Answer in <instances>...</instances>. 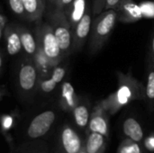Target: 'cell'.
<instances>
[{
  "label": "cell",
  "instance_id": "obj_1",
  "mask_svg": "<svg viewBox=\"0 0 154 153\" xmlns=\"http://www.w3.org/2000/svg\"><path fill=\"white\" fill-rule=\"evenodd\" d=\"M118 17L116 10H105L92 23L90 34V51L97 52L109 38Z\"/></svg>",
  "mask_w": 154,
  "mask_h": 153
},
{
  "label": "cell",
  "instance_id": "obj_2",
  "mask_svg": "<svg viewBox=\"0 0 154 153\" xmlns=\"http://www.w3.org/2000/svg\"><path fill=\"white\" fill-rule=\"evenodd\" d=\"M51 27L60 44L63 57L68 55L73 47V32L65 11L55 9L51 14Z\"/></svg>",
  "mask_w": 154,
  "mask_h": 153
},
{
  "label": "cell",
  "instance_id": "obj_3",
  "mask_svg": "<svg viewBox=\"0 0 154 153\" xmlns=\"http://www.w3.org/2000/svg\"><path fill=\"white\" fill-rule=\"evenodd\" d=\"M36 36L38 47L43 51L51 66L55 68L63 55L51 25L48 23L40 25L36 31Z\"/></svg>",
  "mask_w": 154,
  "mask_h": 153
},
{
  "label": "cell",
  "instance_id": "obj_4",
  "mask_svg": "<svg viewBox=\"0 0 154 153\" xmlns=\"http://www.w3.org/2000/svg\"><path fill=\"white\" fill-rule=\"evenodd\" d=\"M38 69L35 64L31 60L23 62L18 72V83L22 90L29 92L32 90L37 83Z\"/></svg>",
  "mask_w": 154,
  "mask_h": 153
},
{
  "label": "cell",
  "instance_id": "obj_5",
  "mask_svg": "<svg viewBox=\"0 0 154 153\" xmlns=\"http://www.w3.org/2000/svg\"><path fill=\"white\" fill-rule=\"evenodd\" d=\"M55 120V114L52 111H45L32 121L29 128H28V135L29 137L35 139L44 135L51 128V124Z\"/></svg>",
  "mask_w": 154,
  "mask_h": 153
},
{
  "label": "cell",
  "instance_id": "obj_6",
  "mask_svg": "<svg viewBox=\"0 0 154 153\" xmlns=\"http://www.w3.org/2000/svg\"><path fill=\"white\" fill-rule=\"evenodd\" d=\"M91 27H92L91 14L89 10H87L72 31L73 48L75 50H79L83 46L87 37L91 32Z\"/></svg>",
  "mask_w": 154,
  "mask_h": 153
},
{
  "label": "cell",
  "instance_id": "obj_7",
  "mask_svg": "<svg viewBox=\"0 0 154 153\" xmlns=\"http://www.w3.org/2000/svg\"><path fill=\"white\" fill-rule=\"evenodd\" d=\"M119 20L124 22H134L141 18V9L132 0H122L118 9Z\"/></svg>",
  "mask_w": 154,
  "mask_h": 153
},
{
  "label": "cell",
  "instance_id": "obj_8",
  "mask_svg": "<svg viewBox=\"0 0 154 153\" xmlns=\"http://www.w3.org/2000/svg\"><path fill=\"white\" fill-rule=\"evenodd\" d=\"M5 39H6V50L9 55L14 56L19 53L23 48L21 37L17 28H14L13 25L6 26L5 29Z\"/></svg>",
  "mask_w": 154,
  "mask_h": 153
},
{
  "label": "cell",
  "instance_id": "obj_9",
  "mask_svg": "<svg viewBox=\"0 0 154 153\" xmlns=\"http://www.w3.org/2000/svg\"><path fill=\"white\" fill-rule=\"evenodd\" d=\"M26 19L30 21L39 20L45 8V0H23Z\"/></svg>",
  "mask_w": 154,
  "mask_h": 153
},
{
  "label": "cell",
  "instance_id": "obj_10",
  "mask_svg": "<svg viewBox=\"0 0 154 153\" xmlns=\"http://www.w3.org/2000/svg\"><path fill=\"white\" fill-rule=\"evenodd\" d=\"M62 142L68 153H77L80 149V140L70 128L64 129L62 133Z\"/></svg>",
  "mask_w": 154,
  "mask_h": 153
},
{
  "label": "cell",
  "instance_id": "obj_11",
  "mask_svg": "<svg viewBox=\"0 0 154 153\" xmlns=\"http://www.w3.org/2000/svg\"><path fill=\"white\" fill-rule=\"evenodd\" d=\"M65 73L66 71L63 67H55L51 73V77L41 83L42 91L45 93L51 92L56 87V85L63 79Z\"/></svg>",
  "mask_w": 154,
  "mask_h": 153
},
{
  "label": "cell",
  "instance_id": "obj_12",
  "mask_svg": "<svg viewBox=\"0 0 154 153\" xmlns=\"http://www.w3.org/2000/svg\"><path fill=\"white\" fill-rule=\"evenodd\" d=\"M17 29H18V32H19L20 37H21L23 49L24 50V51L29 55L34 54L37 51L38 44L34 39V37L32 36V34L25 28L19 27Z\"/></svg>",
  "mask_w": 154,
  "mask_h": 153
},
{
  "label": "cell",
  "instance_id": "obj_13",
  "mask_svg": "<svg viewBox=\"0 0 154 153\" xmlns=\"http://www.w3.org/2000/svg\"><path fill=\"white\" fill-rule=\"evenodd\" d=\"M124 132L134 142H140L143 139V133L139 123L134 118H128L124 123Z\"/></svg>",
  "mask_w": 154,
  "mask_h": 153
},
{
  "label": "cell",
  "instance_id": "obj_14",
  "mask_svg": "<svg viewBox=\"0 0 154 153\" xmlns=\"http://www.w3.org/2000/svg\"><path fill=\"white\" fill-rule=\"evenodd\" d=\"M103 142H104L103 134H101L99 133L93 132V133L90 134L88 141V144H87L88 153L97 152L99 151V149L101 148V146L103 145Z\"/></svg>",
  "mask_w": 154,
  "mask_h": 153
},
{
  "label": "cell",
  "instance_id": "obj_15",
  "mask_svg": "<svg viewBox=\"0 0 154 153\" xmlns=\"http://www.w3.org/2000/svg\"><path fill=\"white\" fill-rule=\"evenodd\" d=\"M74 117L78 125H79L80 127L86 126L88 122V117H89L88 108L84 106H77L74 110Z\"/></svg>",
  "mask_w": 154,
  "mask_h": 153
},
{
  "label": "cell",
  "instance_id": "obj_16",
  "mask_svg": "<svg viewBox=\"0 0 154 153\" xmlns=\"http://www.w3.org/2000/svg\"><path fill=\"white\" fill-rule=\"evenodd\" d=\"M90 129L93 132L99 133L103 135H106L107 133V127H106V121L100 117V116H96L92 119L90 123Z\"/></svg>",
  "mask_w": 154,
  "mask_h": 153
},
{
  "label": "cell",
  "instance_id": "obj_17",
  "mask_svg": "<svg viewBox=\"0 0 154 153\" xmlns=\"http://www.w3.org/2000/svg\"><path fill=\"white\" fill-rule=\"evenodd\" d=\"M8 4L14 14H17L20 17L26 18V13L23 0H8Z\"/></svg>",
  "mask_w": 154,
  "mask_h": 153
},
{
  "label": "cell",
  "instance_id": "obj_18",
  "mask_svg": "<svg viewBox=\"0 0 154 153\" xmlns=\"http://www.w3.org/2000/svg\"><path fill=\"white\" fill-rule=\"evenodd\" d=\"M145 94L150 100H154V67L148 72Z\"/></svg>",
  "mask_w": 154,
  "mask_h": 153
},
{
  "label": "cell",
  "instance_id": "obj_19",
  "mask_svg": "<svg viewBox=\"0 0 154 153\" xmlns=\"http://www.w3.org/2000/svg\"><path fill=\"white\" fill-rule=\"evenodd\" d=\"M73 95H74V89L72 86L69 83L66 82L62 87V96L67 100L69 106L73 105Z\"/></svg>",
  "mask_w": 154,
  "mask_h": 153
},
{
  "label": "cell",
  "instance_id": "obj_20",
  "mask_svg": "<svg viewBox=\"0 0 154 153\" xmlns=\"http://www.w3.org/2000/svg\"><path fill=\"white\" fill-rule=\"evenodd\" d=\"M106 6V0H94L93 1V14L98 15L103 12Z\"/></svg>",
  "mask_w": 154,
  "mask_h": 153
},
{
  "label": "cell",
  "instance_id": "obj_21",
  "mask_svg": "<svg viewBox=\"0 0 154 153\" xmlns=\"http://www.w3.org/2000/svg\"><path fill=\"white\" fill-rule=\"evenodd\" d=\"M121 2H122V0H106L105 10H109V9L117 10Z\"/></svg>",
  "mask_w": 154,
  "mask_h": 153
},
{
  "label": "cell",
  "instance_id": "obj_22",
  "mask_svg": "<svg viewBox=\"0 0 154 153\" xmlns=\"http://www.w3.org/2000/svg\"><path fill=\"white\" fill-rule=\"evenodd\" d=\"M74 0H58L56 5V9H60V10H63L65 11V8L67 6H69Z\"/></svg>",
  "mask_w": 154,
  "mask_h": 153
},
{
  "label": "cell",
  "instance_id": "obj_23",
  "mask_svg": "<svg viewBox=\"0 0 154 153\" xmlns=\"http://www.w3.org/2000/svg\"><path fill=\"white\" fill-rule=\"evenodd\" d=\"M122 153H140V150H139V147L137 145H132L131 147H128V148H125Z\"/></svg>",
  "mask_w": 154,
  "mask_h": 153
},
{
  "label": "cell",
  "instance_id": "obj_24",
  "mask_svg": "<svg viewBox=\"0 0 154 153\" xmlns=\"http://www.w3.org/2000/svg\"><path fill=\"white\" fill-rule=\"evenodd\" d=\"M5 22H6V18L5 17V15L2 14L0 15V23H1V26H0V35L1 37L4 36V31H5Z\"/></svg>",
  "mask_w": 154,
  "mask_h": 153
},
{
  "label": "cell",
  "instance_id": "obj_25",
  "mask_svg": "<svg viewBox=\"0 0 154 153\" xmlns=\"http://www.w3.org/2000/svg\"><path fill=\"white\" fill-rule=\"evenodd\" d=\"M152 61L154 63V35L152 38Z\"/></svg>",
  "mask_w": 154,
  "mask_h": 153
},
{
  "label": "cell",
  "instance_id": "obj_26",
  "mask_svg": "<svg viewBox=\"0 0 154 153\" xmlns=\"http://www.w3.org/2000/svg\"><path fill=\"white\" fill-rule=\"evenodd\" d=\"M48 1H49V2H51V3H54V4H56L58 0H48Z\"/></svg>",
  "mask_w": 154,
  "mask_h": 153
}]
</instances>
